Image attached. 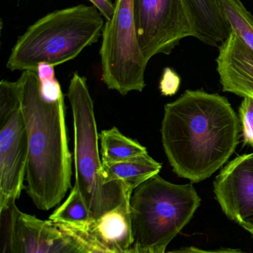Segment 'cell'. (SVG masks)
I'll return each mask as SVG.
<instances>
[{
	"label": "cell",
	"instance_id": "6da1fadb",
	"mask_svg": "<svg viewBox=\"0 0 253 253\" xmlns=\"http://www.w3.org/2000/svg\"><path fill=\"white\" fill-rule=\"evenodd\" d=\"M160 133L173 172L199 183L233 156L239 143L240 121L224 96L188 90L165 105Z\"/></svg>",
	"mask_w": 253,
	"mask_h": 253
},
{
	"label": "cell",
	"instance_id": "7a4b0ae2",
	"mask_svg": "<svg viewBox=\"0 0 253 253\" xmlns=\"http://www.w3.org/2000/svg\"><path fill=\"white\" fill-rule=\"evenodd\" d=\"M16 81L28 138L25 190L37 209L47 211L59 205L71 189L72 154L65 97L46 100L34 71H22Z\"/></svg>",
	"mask_w": 253,
	"mask_h": 253
},
{
	"label": "cell",
	"instance_id": "3957f363",
	"mask_svg": "<svg viewBox=\"0 0 253 253\" xmlns=\"http://www.w3.org/2000/svg\"><path fill=\"white\" fill-rule=\"evenodd\" d=\"M105 22L94 5L55 10L30 25L12 48L7 68L37 73L38 65L73 60L102 37Z\"/></svg>",
	"mask_w": 253,
	"mask_h": 253
},
{
	"label": "cell",
	"instance_id": "277c9868",
	"mask_svg": "<svg viewBox=\"0 0 253 253\" xmlns=\"http://www.w3.org/2000/svg\"><path fill=\"white\" fill-rule=\"evenodd\" d=\"M66 96L74 126V185L83 196L92 220L98 219L130 199L132 192L120 181L108 183L104 178L95 106L86 77L74 73Z\"/></svg>",
	"mask_w": 253,
	"mask_h": 253
},
{
	"label": "cell",
	"instance_id": "5b68a950",
	"mask_svg": "<svg viewBox=\"0 0 253 253\" xmlns=\"http://www.w3.org/2000/svg\"><path fill=\"white\" fill-rule=\"evenodd\" d=\"M202 203L193 184H176L159 174L138 186L130 198L134 245L167 248Z\"/></svg>",
	"mask_w": 253,
	"mask_h": 253
},
{
	"label": "cell",
	"instance_id": "8992f818",
	"mask_svg": "<svg viewBox=\"0 0 253 253\" xmlns=\"http://www.w3.org/2000/svg\"><path fill=\"white\" fill-rule=\"evenodd\" d=\"M102 79L110 90L125 96L146 87L148 62L138 44L133 0H115L112 17L106 21L101 50Z\"/></svg>",
	"mask_w": 253,
	"mask_h": 253
},
{
	"label": "cell",
	"instance_id": "52a82bcc",
	"mask_svg": "<svg viewBox=\"0 0 253 253\" xmlns=\"http://www.w3.org/2000/svg\"><path fill=\"white\" fill-rule=\"evenodd\" d=\"M28 138L17 81L0 83V208L17 200L23 189Z\"/></svg>",
	"mask_w": 253,
	"mask_h": 253
},
{
	"label": "cell",
	"instance_id": "ba28073f",
	"mask_svg": "<svg viewBox=\"0 0 253 253\" xmlns=\"http://www.w3.org/2000/svg\"><path fill=\"white\" fill-rule=\"evenodd\" d=\"M138 44L146 60L169 55L186 37H194L184 0H133Z\"/></svg>",
	"mask_w": 253,
	"mask_h": 253
},
{
	"label": "cell",
	"instance_id": "9c48e42d",
	"mask_svg": "<svg viewBox=\"0 0 253 253\" xmlns=\"http://www.w3.org/2000/svg\"><path fill=\"white\" fill-rule=\"evenodd\" d=\"M213 186L215 199L229 219L240 226L253 221V152L229 162Z\"/></svg>",
	"mask_w": 253,
	"mask_h": 253
},
{
	"label": "cell",
	"instance_id": "30bf717a",
	"mask_svg": "<svg viewBox=\"0 0 253 253\" xmlns=\"http://www.w3.org/2000/svg\"><path fill=\"white\" fill-rule=\"evenodd\" d=\"M14 253H88L72 236L50 220H42L22 212H15L13 228Z\"/></svg>",
	"mask_w": 253,
	"mask_h": 253
},
{
	"label": "cell",
	"instance_id": "8fae6325",
	"mask_svg": "<svg viewBox=\"0 0 253 253\" xmlns=\"http://www.w3.org/2000/svg\"><path fill=\"white\" fill-rule=\"evenodd\" d=\"M217 71L223 91L253 99V51L234 32L220 44Z\"/></svg>",
	"mask_w": 253,
	"mask_h": 253
},
{
	"label": "cell",
	"instance_id": "7c38bea8",
	"mask_svg": "<svg viewBox=\"0 0 253 253\" xmlns=\"http://www.w3.org/2000/svg\"><path fill=\"white\" fill-rule=\"evenodd\" d=\"M86 224L98 240L114 251L124 253L135 243L130 199Z\"/></svg>",
	"mask_w": 253,
	"mask_h": 253
},
{
	"label": "cell",
	"instance_id": "4fadbf2b",
	"mask_svg": "<svg viewBox=\"0 0 253 253\" xmlns=\"http://www.w3.org/2000/svg\"><path fill=\"white\" fill-rule=\"evenodd\" d=\"M195 38L212 47L230 36L231 29L221 15L217 0H184Z\"/></svg>",
	"mask_w": 253,
	"mask_h": 253
},
{
	"label": "cell",
	"instance_id": "5bb4252c",
	"mask_svg": "<svg viewBox=\"0 0 253 253\" xmlns=\"http://www.w3.org/2000/svg\"><path fill=\"white\" fill-rule=\"evenodd\" d=\"M162 165L147 154L117 163L102 165V172L108 183L120 181L130 191L154 175L159 174Z\"/></svg>",
	"mask_w": 253,
	"mask_h": 253
},
{
	"label": "cell",
	"instance_id": "9a60e30c",
	"mask_svg": "<svg viewBox=\"0 0 253 253\" xmlns=\"http://www.w3.org/2000/svg\"><path fill=\"white\" fill-rule=\"evenodd\" d=\"M99 139L102 165L117 163L149 153L141 143L123 135L116 126L101 131Z\"/></svg>",
	"mask_w": 253,
	"mask_h": 253
},
{
	"label": "cell",
	"instance_id": "2e32d148",
	"mask_svg": "<svg viewBox=\"0 0 253 253\" xmlns=\"http://www.w3.org/2000/svg\"><path fill=\"white\" fill-rule=\"evenodd\" d=\"M218 7L231 31L253 51V15L242 0H217Z\"/></svg>",
	"mask_w": 253,
	"mask_h": 253
},
{
	"label": "cell",
	"instance_id": "e0dca14e",
	"mask_svg": "<svg viewBox=\"0 0 253 253\" xmlns=\"http://www.w3.org/2000/svg\"><path fill=\"white\" fill-rule=\"evenodd\" d=\"M53 222L85 223L92 221L90 211L83 196L75 185L71 189L65 202L49 217Z\"/></svg>",
	"mask_w": 253,
	"mask_h": 253
},
{
	"label": "cell",
	"instance_id": "ac0fdd59",
	"mask_svg": "<svg viewBox=\"0 0 253 253\" xmlns=\"http://www.w3.org/2000/svg\"><path fill=\"white\" fill-rule=\"evenodd\" d=\"M53 222V221H52ZM59 230L77 239L88 253H123L108 248L98 240L89 230L86 222H53Z\"/></svg>",
	"mask_w": 253,
	"mask_h": 253
},
{
	"label": "cell",
	"instance_id": "d6986e66",
	"mask_svg": "<svg viewBox=\"0 0 253 253\" xmlns=\"http://www.w3.org/2000/svg\"><path fill=\"white\" fill-rule=\"evenodd\" d=\"M37 74L40 80V91L46 100L56 101L63 95L60 84L55 76L54 66L49 64H40Z\"/></svg>",
	"mask_w": 253,
	"mask_h": 253
},
{
	"label": "cell",
	"instance_id": "ffe728a7",
	"mask_svg": "<svg viewBox=\"0 0 253 253\" xmlns=\"http://www.w3.org/2000/svg\"><path fill=\"white\" fill-rule=\"evenodd\" d=\"M17 206L12 200L0 208L1 223V253H14L13 248V228L15 212Z\"/></svg>",
	"mask_w": 253,
	"mask_h": 253
},
{
	"label": "cell",
	"instance_id": "44dd1931",
	"mask_svg": "<svg viewBox=\"0 0 253 253\" xmlns=\"http://www.w3.org/2000/svg\"><path fill=\"white\" fill-rule=\"evenodd\" d=\"M239 119L242 125V137L245 145L253 148V99L244 98L239 108Z\"/></svg>",
	"mask_w": 253,
	"mask_h": 253
},
{
	"label": "cell",
	"instance_id": "7402d4cb",
	"mask_svg": "<svg viewBox=\"0 0 253 253\" xmlns=\"http://www.w3.org/2000/svg\"><path fill=\"white\" fill-rule=\"evenodd\" d=\"M180 85V79L176 73L170 68H166L163 71L160 82V90L163 96L175 94Z\"/></svg>",
	"mask_w": 253,
	"mask_h": 253
},
{
	"label": "cell",
	"instance_id": "603a6c76",
	"mask_svg": "<svg viewBox=\"0 0 253 253\" xmlns=\"http://www.w3.org/2000/svg\"><path fill=\"white\" fill-rule=\"evenodd\" d=\"M93 5L101 12L102 16L109 21L114 11V3L112 0H89Z\"/></svg>",
	"mask_w": 253,
	"mask_h": 253
},
{
	"label": "cell",
	"instance_id": "cb8c5ba5",
	"mask_svg": "<svg viewBox=\"0 0 253 253\" xmlns=\"http://www.w3.org/2000/svg\"><path fill=\"white\" fill-rule=\"evenodd\" d=\"M166 253H247L240 251V250L234 249H221L218 251H205L200 248L195 247H187V248H181L177 251H172Z\"/></svg>",
	"mask_w": 253,
	"mask_h": 253
},
{
	"label": "cell",
	"instance_id": "d4e9b609",
	"mask_svg": "<svg viewBox=\"0 0 253 253\" xmlns=\"http://www.w3.org/2000/svg\"><path fill=\"white\" fill-rule=\"evenodd\" d=\"M124 253H154V248H141L134 245Z\"/></svg>",
	"mask_w": 253,
	"mask_h": 253
},
{
	"label": "cell",
	"instance_id": "484cf974",
	"mask_svg": "<svg viewBox=\"0 0 253 253\" xmlns=\"http://www.w3.org/2000/svg\"><path fill=\"white\" fill-rule=\"evenodd\" d=\"M241 227H243L244 229L247 230V231L249 232L251 235H252L253 237V221H249V222L245 223V224H242Z\"/></svg>",
	"mask_w": 253,
	"mask_h": 253
},
{
	"label": "cell",
	"instance_id": "4316f807",
	"mask_svg": "<svg viewBox=\"0 0 253 253\" xmlns=\"http://www.w3.org/2000/svg\"><path fill=\"white\" fill-rule=\"evenodd\" d=\"M166 248H154V253H166Z\"/></svg>",
	"mask_w": 253,
	"mask_h": 253
}]
</instances>
